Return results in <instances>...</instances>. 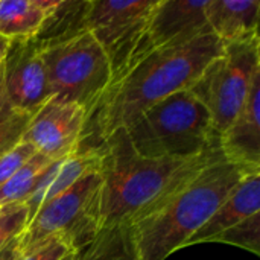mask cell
I'll use <instances>...</instances> for the list:
<instances>
[{
	"instance_id": "13",
	"label": "cell",
	"mask_w": 260,
	"mask_h": 260,
	"mask_svg": "<svg viewBox=\"0 0 260 260\" xmlns=\"http://www.w3.org/2000/svg\"><path fill=\"white\" fill-rule=\"evenodd\" d=\"M101 152H73L55 160L38 178L29 198L24 203L27 210V224L35 213L47 203L64 193L75 183L91 172H99Z\"/></svg>"
},
{
	"instance_id": "28",
	"label": "cell",
	"mask_w": 260,
	"mask_h": 260,
	"mask_svg": "<svg viewBox=\"0 0 260 260\" xmlns=\"http://www.w3.org/2000/svg\"><path fill=\"white\" fill-rule=\"evenodd\" d=\"M79 256H81V251H72L61 260H79Z\"/></svg>"
},
{
	"instance_id": "29",
	"label": "cell",
	"mask_w": 260,
	"mask_h": 260,
	"mask_svg": "<svg viewBox=\"0 0 260 260\" xmlns=\"http://www.w3.org/2000/svg\"><path fill=\"white\" fill-rule=\"evenodd\" d=\"M136 260H139V259H136Z\"/></svg>"
},
{
	"instance_id": "8",
	"label": "cell",
	"mask_w": 260,
	"mask_h": 260,
	"mask_svg": "<svg viewBox=\"0 0 260 260\" xmlns=\"http://www.w3.org/2000/svg\"><path fill=\"white\" fill-rule=\"evenodd\" d=\"M158 0H91L87 29L105 50L113 82L128 69ZM110 84V85H111Z\"/></svg>"
},
{
	"instance_id": "2",
	"label": "cell",
	"mask_w": 260,
	"mask_h": 260,
	"mask_svg": "<svg viewBox=\"0 0 260 260\" xmlns=\"http://www.w3.org/2000/svg\"><path fill=\"white\" fill-rule=\"evenodd\" d=\"M102 229L133 224L148 209L222 157L219 145L187 158H145L139 155L125 128H117L101 145Z\"/></svg>"
},
{
	"instance_id": "7",
	"label": "cell",
	"mask_w": 260,
	"mask_h": 260,
	"mask_svg": "<svg viewBox=\"0 0 260 260\" xmlns=\"http://www.w3.org/2000/svg\"><path fill=\"white\" fill-rule=\"evenodd\" d=\"M260 75V38L224 44V53L213 59L190 88L207 108L215 133L222 134L247 102L253 81Z\"/></svg>"
},
{
	"instance_id": "27",
	"label": "cell",
	"mask_w": 260,
	"mask_h": 260,
	"mask_svg": "<svg viewBox=\"0 0 260 260\" xmlns=\"http://www.w3.org/2000/svg\"><path fill=\"white\" fill-rule=\"evenodd\" d=\"M9 43H11V40H8V38H5V37L0 35V64L3 62V59H5V56H6Z\"/></svg>"
},
{
	"instance_id": "12",
	"label": "cell",
	"mask_w": 260,
	"mask_h": 260,
	"mask_svg": "<svg viewBox=\"0 0 260 260\" xmlns=\"http://www.w3.org/2000/svg\"><path fill=\"white\" fill-rule=\"evenodd\" d=\"M260 75L253 81L247 102L230 126L219 134L222 157L244 171L245 175L260 174Z\"/></svg>"
},
{
	"instance_id": "10",
	"label": "cell",
	"mask_w": 260,
	"mask_h": 260,
	"mask_svg": "<svg viewBox=\"0 0 260 260\" xmlns=\"http://www.w3.org/2000/svg\"><path fill=\"white\" fill-rule=\"evenodd\" d=\"M3 76L15 113L32 116L52 98L41 49L32 38L11 40L3 59Z\"/></svg>"
},
{
	"instance_id": "22",
	"label": "cell",
	"mask_w": 260,
	"mask_h": 260,
	"mask_svg": "<svg viewBox=\"0 0 260 260\" xmlns=\"http://www.w3.org/2000/svg\"><path fill=\"white\" fill-rule=\"evenodd\" d=\"M35 148L26 142L17 143L12 149L0 157V187L34 155Z\"/></svg>"
},
{
	"instance_id": "23",
	"label": "cell",
	"mask_w": 260,
	"mask_h": 260,
	"mask_svg": "<svg viewBox=\"0 0 260 260\" xmlns=\"http://www.w3.org/2000/svg\"><path fill=\"white\" fill-rule=\"evenodd\" d=\"M29 119L30 116L17 113L6 122L0 123V157L21 142Z\"/></svg>"
},
{
	"instance_id": "24",
	"label": "cell",
	"mask_w": 260,
	"mask_h": 260,
	"mask_svg": "<svg viewBox=\"0 0 260 260\" xmlns=\"http://www.w3.org/2000/svg\"><path fill=\"white\" fill-rule=\"evenodd\" d=\"M72 251L73 250L64 239L53 236V238H49L47 241H44L32 253H29L26 256L20 254V257L17 260H61Z\"/></svg>"
},
{
	"instance_id": "25",
	"label": "cell",
	"mask_w": 260,
	"mask_h": 260,
	"mask_svg": "<svg viewBox=\"0 0 260 260\" xmlns=\"http://www.w3.org/2000/svg\"><path fill=\"white\" fill-rule=\"evenodd\" d=\"M14 114H17L8 99L6 87H5V76H3V62L0 64V123L11 119Z\"/></svg>"
},
{
	"instance_id": "6",
	"label": "cell",
	"mask_w": 260,
	"mask_h": 260,
	"mask_svg": "<svg viewBox=\"0 0 260 260\" xmlns=\"http://www.w3.org/2000/svg\"><path fill=\"white\" fill-rule=\"evenodd\" d=\"M52 98L78 104L87 114L113 81L111 66L90 30L41 50Z\"/></svg>"
},
{
	"instance_id": "14",
	"label": "cell",
	"mask_w": 260,
	"mask_h": 260,
	"mask_svg": "<svg viewBox=\"0 0 260 260\" xmlns=\"http://www.w3.org/2000/svg\"><path fill=\"white\" fill-rule=\"evenodd\" d=\"M260 212V174L245 175L210 219L184 244H207L209 239Z\"/></svg>"
},
{
	"instance_id": "15",
	"label": "cell",
	"mask_w": 260,
	"mask_h": 260,
	"mask_svg": "<svg viewBox=\"0 0 260 260\" xmlns=\"http://www.w3.org/2000/svg\"><path fill=\"white\" fill-rule=\"evenodd\" d=\"M207 24L222 44L259 37V0H207Z\"/></svg>"
},
{
	"instance_id": "21",
	"label": "cell",
	"mask_w": 260,
	"mask_h": 260,
	"mask_svg": "<svg viewBox=\"0 0 260 260\" xmlns=\"http://www.w3.org/2000/svg\"><path fill=\"white\" fill-rule=\"evenodd\" d=\"M27 225V210L24 204H15L0 209V251Z\"/></svg>"
},
{
	"instance_id": "1",
	"label": "cell",
	"mask_w": 260,
	"mask_h": 260,
	"mask_svg": "<svg viewBox=\"0 0 260 260\" xmlns=\"http://www.w3.org/2000/svg\"><path fill=\"white\" fill-rule=\"evenodd\" d=\"M222 53L224 44L213 34L149 53L99 98L87 114L76 152H98L113 131L128 126L146 108L174 93L190 90L206 67Z\"/></svg>"
},
{
	"instance_id": "17",
	"label": "cell",
	"mask_w": 260,
	"mask_h": 260,
	"mask_svg": "<svg viewBox=\"0 0 260 260\" xmlns=\"http://www.w3.org/2000/svg\"><path fill=\"white\" fill-rule=\"evenodd\" d=\"M44 20L37 0H0V35L8 40L34 38Z\"/></svg>"
},
{
	"instance_id": "11",
	"label": "cell",
	"mask_w": 260,
	"mask_h": 260,
	"mask_svg": "<svg viewBox=\"0 0 260 260\" xmlns=\"http://www.w3.org/2000/svg\"><path fill=\"white\" fill-rule=\"evenodd\" d=\"M85 119L87 111L81 105L50 98L30 116L21 142L52 160L67 157L78 151Z\"/></svg>"
},
{
	"instance_id": "19",
	"label": "cell",
	"mask_w": 260,
	"mask_h": 260,
	"mask_svg": "<svg viewBox=\"0 0 260 260\" xmlns=\"http://www.w3.org/2000/svg\"><path fill=\"white\" fill-rule=\"evenodd\" d=\"M55 160L37 152L34 154L2 187H0V209L15 204H24L29 198L35 183L43 172Z\"/></svg>"
},
{
	"instance_id": "18",
	"label": "cell",
	"mask_w": 260,
	"mask_h": 260,
	"mask_svg": "<svg viewBox=\"0 0 260 260\" xmlns=\"http://www.w3.org/2000/svg\"><path fill=\"white\" fill-rule=\"evenodd\" d=\"M137 250L129 224L104 227L96 239L81 250L79 260H136Z\"/></svg>"
},
{
	"instance_id": "9",
	"label": "cell",
	"mask_w": 260,
	"mask_h": 260,
	"mask_svg": "<svg viewBox=\"0 0 260 260\" xmlns=\"http://www.w3.org/2000/svg\"><path fill=\"white\" fill-rule=\"evenodd\" d=\"M206 6L207 0H158L126 72L158 49L180 46L212 34L206 18Z\"/></svg>"
},
{
	"instance_id": "4",
	"label": "cell",
	"mask_w": 260,
	"mask_h": 260,
	"mask_svg": "<svg viewBox=\"0 0 260 260\" xmlns=\"http://www.w3.org/2000/svg\"><path fill=\"white\" fill-rule=\"evenodd\" d=\"M125 129L134 151L145 158H187L219 145L207 108L190 90L151 105Z\"/></svg>"
},
{
	"instance_id": "16",
	"label": "cell",
	"mask_w": 260,
	"mask_h": 260,
	"mask_svg": "<svg viewBox=\"0 0 260 260\" xmlns=\"http://www.w3.org/2000/svg\"><path fill=\"white\" fill-rule=\"evenodd\" d=\"M90 2H62L58 0V5L46 15V20L32 38L38 47L43 50L46 47L62 43L75 35L88 30L87 20L90 11Z\"/></svg>"
},
{
	"instance_id": "5",
	"label": "cell",
	"mask_w": 260,
	"mask_h": 260,
	"mask_svg": "<svg viewBox=\"0 0 260 260\" xmlns=\"http://www.w3.org/2000/svg\"><path fill=\"white\" fill-rule=\"evenodd\" d=\"M101 206L102 178L99 172H91L35 213L21 233V256L53 236L64 239L73 251H81L102 230Z\"/></svg>"
},
{
	"instance_id": "26",
	"label": "cell",
	"mask_w": 260,
	"mask_h": 260,
	"mask_svg": "<svg viewBox=\"0 0 260 260\" xmlns=\"http://www.w3.org/2000/svg\"><path fill=\"white\" fill-rule=\"evenodd\" d=\"M20 242H21V235L17 236L15 239H12L2 251H0V260H17L21 254V248H20Z\"/></svg>"
},
{
	"instance_id": "20",
	"label": "cell",
	"mask_w": 260,
	"mask_h": 260,
	"mask_svg": "<svg viewBox=\"0 0 260 260\" xmlns=\"http://www.w3.org/2000/svg\"><path fill=\"white\" fill-rule=\"evenodd\" d=\"M227 244L260 256V212L209 239L207 244Z\"/></svg>"
},
{
	"instance_id": "3",
	"label": "cell",
	"mask_w": 260,
	"mask_h": 260,
	"mask_svg": "<svg viewBox=\"0 0 260 260\" xmlns=\"http://www.w3.org/2000/svg\"><path fill=\"white\" fill-rule=\"evenodd\" d=\"M244 177V171L219 157L148 209L131 224L137 259L166 260L184 248Z\"/></svg>"
}]
</instances>
